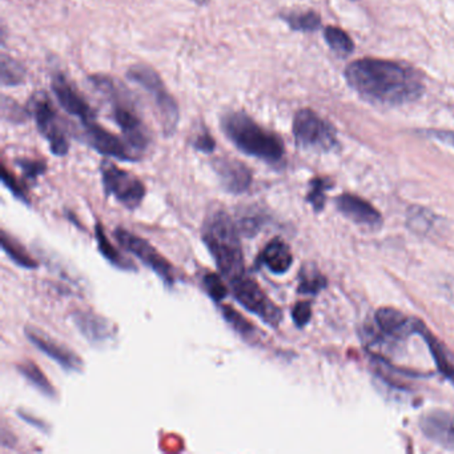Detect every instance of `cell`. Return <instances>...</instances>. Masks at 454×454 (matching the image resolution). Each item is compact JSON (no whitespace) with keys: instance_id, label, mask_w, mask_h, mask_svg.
I'll return each instance as SVG.
<instances>
[{"instance_id":"1","label":"cell","mask_w":454,"mask_h":454,"mask_svg":"<svg viewBox=\"0 0 454 454\" xmlns=\"http://www.w3.org/2000/svg\"><path fill=\"white\" fill-rule=\"evenodd\" d=\"M345 79L361 98L374 105H409L425 92L419 71L392 60L373 58L355 60L345 70Z\"/></svg>"},{"instance_id":"2","label":"cell","mask_w":454,"mask_h":454,"mask_svg":"<svg viewBox=\"0 0 454 454\" xmlns=\"http://www.w3.org/2000/svg\"><path fill=\"white\" fill-rule=\"evenodd\" d=\"M235 220L224 209H212L204 220L201 239L228 281L247 273L243 247Z\"/></svg>"},{"instance_id":"3","label":"cell","mask_w":454,"mask_h":454,"mask_svg":"<svg viewBox=\"0 0 454 454\" xmlns=\"http://www.w3.org/2000/svg\"><path fill=\"white\" fill-rule=\"evenodd\" d=\"M222 129L235 147L246 155L270 164L283 160L286 150L280 137L262 129L243 111L225 114L222 119Z\"/></svg>"},{"instance_id":"4","label":"cell","mask_w":454,"mask_h":454,"mask_svg":"<svg viewBox=\"0 0 454 454\" xmlns=\"http://www.w3.org/2000/svg\"><path fill=\"white\" fill-rule=\"evenodd\" d=\"M95 89L106 95L113 105V115L116 124L121 127L126 142L140 156L150 145V134L145 121L137 114V108L129 100V94L110 76L94 75L91 78Z\"/></svg>"},{"instance_id":"5","label":"cell","mask_w":454,"mask_h":454,"mask_svg":"<svg viewBox=\"0 0 454 454\" xmlns=\"http://www.w3.org/2000/svg\"><path fill=\"white\" fill-rule=\"evenodd\" d=\"M127 78L132 83L142 86L153 97V105L160 118L161 127L167 137H172L176 131L180 121L179 105L169 94L166 84L153 68L145 65H135L127 71Z\"/></svg>"},{"instance_id":"6","label":"cell","mask_w":454,"mask_h":454,"mask_svg":"<svg viewBox=\"0 0 454 454\" xmlns=\"http://www.w3.org/2000/svg\"><path fill=\"white\" fill-rule=\"evenodd\" d=\"M230 288L236 301L248 312L254 313L272 328H278L280 325L283 320L280 308L265 294L262 286L251 276L244 273L233 278L230 281Z\"/></svg>"},{"instance_id":"7","label":"cell","mask_w":454,"mask_h":454,"mask_svg":"<svg viewBox=\"0 0 454 454\" xmlns=\"http://www.w3.org/2000/svg\"><path fill=\"white\" fill-rule=\"evenodd\" d=\"M294 135L302 150L328 153L337 145L333 127L309 108H302L294 116Z\"/></svg>"},{"instance_id":"8","label":"cell","mask_w":454,"mask_h":454,"mask_svg":"<svg viewBox=\"0 0 454 454\" xmlns=\"http://www.w3.org/2000/svg\"><path fill=\"white\" fill-rule=\"evenodd\" d=\"M103 188L107 198L114 196L127 209H137L147 195L145 185L131 172L119 168L113 161L105 160L100 164Z\"/></svg>"},{"instance_id":"9","label":"cell","mask_w":454,"mask_h":454,"mask_svg":"<svg viewBox=\"0 0 454 454\" xmlns=\"http://www.w3.org/2000/svg\"><path fill=\"white\" fill-rule=\"evenodd\" d=\"M30 114L35 119L42 137H46L50 150L55 156H66L70 150V143L60 123L59 116L46 92H38L30 100Z\"/></svg>"},{"instance_id":"10","label":"cell","mask_w":454,"mask_h":454,"mask_svg":"<svg viewBox=\"0 0 454 454\" xmlns=\"http://www.w3.org/2000/svg\"><path fill=\"white\" fill-rule=\"evenodd\" d=\"M116 241L123 247L126 251L129 254H134L135 257L140 260L145 267L153 270L159 278L163 280V283L168 286H174L176 283V272H175L174 267L169 264L168 260L159 254L147 240L140 238V236L135 235V233L129 232L126 228H116L114 232Z\"/></svg>"},{"instance_id":"11","label":"cell","mask_w":454,"mask_h":454,"mask_svg":"<svg viewBox=\"0 0 454 454\" xmlns=\"http://www.w3.org/2000/svg\"><path fill=\"white\" fill-rule=\"evenodd\" d=\"M83 137L90 147L102 155L121 161H137L142 158L137 151L132 150L129 143L123 142L121 137L103 129L95 121L83 124Z\"/></svg>"},{"instance_id":"12","label":"cell","mask_w":454,"mask_h":454,"mask_svg":"<svg viewBox=\"0 0 454 454\" xmlns=\"http://www.w3.org/2000/svg\"><path fill=\"white\" fill-rule=\"evenodd\" d=\"M26 339L35 345L42 353L49 356L52 361L62 366L65 371L82 372L84 368L83 360L81 356L76 355L73 350L68 349L66 345L60 344L55 339H51L44 332L38 331L35 328L25 329Z\"/></svg>"},{"instance_id":"13","label":"cell","mask_w":454,"mask_h":454,"mask_svg":"<svg viewBox=\"0 0 454 454\" xmlns=\"http://www.w3.org/2000/svg\"><path fill=\"white\" fill-rule=\"evenodd\" d=\"M215 174L222 184L223 190L232 195H241L251 187L252 171L243 163L231 158H217L212 163Z\"/></svg>"},{"instance_id":"14","label":"cell","mask_w":454,"mask_h":454,"mask_svg":"<svg viewBox=\"0 0 454 454\" xmlns=\"http://www.w3.org/2000/svg\"><path fill=\"white\" fill-rule=\"evenodd\" d=\"M52 91L57 95L60 106L67 111L70 115L81 119L82 123L89 124L95 121V111L87 100L79 94L78 90L67 81L63 74H55L52 76Z\"/></svg>"},{"instance_id":"15","label":"cell","mask_w":454,"mask_h":454,"mask_svg":"<svg viewBox=\"0 0 454 454\" xmlns=\"http://www.w3.org/2000/svg\"><path fill=\"white\" fill-rule=\"evenodd\" d=\"M74 324L79 333L92 345L106 344L115 339L118 328L113 321L92 310L79 309L73 313Z\"/></svg>"},{"instance_id":"16","label":"cell","mask_w":454,"mask_h":454,"mask_svg":"<svg viewBox=\"0 0 454 454\" xmlns=\"http://www.w3.org/2000/svg\"><path fill=\"white\" fill-rule=\"evenodd\" d=\"M419 427L430 441L454 450V416L446 411H430L422 417Z\"/></svg>"},{"instance_id":"17","label":"cell","mask_w":454,"mask_h":454,"mask_svg":"<svg viewBox=\"0 0 454 454\" xmlns=\"http://www.w3.org/2000/svg\"><path fill=\"white\" fill-rule=\"evenodd\" d=\"M337 208L345 216L349 217L358 224L368 225V227H379L381 224V215L368 201L358 196L341 195L337 199Z\"/></svg>"},{"instance_id":"18","label":"cell","mask_w":454,"mask_h":454,"mask_svg":"<svg viewBox=\"0 0 454 454\" xmlns=\"http://www.w3.org/2000/svg\"><path fill=\"white\" fill-rule=\"evenodd\" d=\"M294 262V254L286 241L276 238L270 240L262 249L257 259V264L264 265L275 275H284L288 272Z\"/></svg>"},{"instance_id":"19","label":"cell","mask_w":454,"mask_h":454,"mask_svg":"<svg viewBox=\"0 0 454 454\" xmlns=\"http://www.w3.org/2000/svg\"><path fill=\"white\" fill-rule=\"evenodd\" d=\"M376 323L385 334L400 339L417 332L419 321L406 317L400 310L393 308H381L376 312Z\"/></svg>"},{"instance_id":"20","label":"cell","mask_w":454,"mask_h":454,"mask_svg":"<svg viewBox=\"0 0 454 454\" xmlns=\"http://www.w3.org/2000/svg\"><path fill=\"white\" fill-rule=\"evenodd\" d=\"M95 239H97L98 249H99L102 256L105 257L110 264L114 267L119 268L123 270H137V265L134 264L132 260L129 257L124 256L113 243L110 239L105 233V228L100 223L95 224Z\"/></svg>"},{"instance_id":"21","label":"cell","mask_w":454,"mask_h":454,"mask_svg":"<svg viewBox=\"0 0 454 454\" xmlns=\"http://www.w3.org/2000/svg\"><path fill=\"white\" fill-rule=\"evenodd\" d=\"M0 244L4 254L18 265V267L25 268V270H36L39 267V262L26 251L22 244L18 243L12 236L7 235L6 231H2V238H0Z\"/></svg>"},{"instance_id":"22","label":"cell","mask_w":454,"mask_h":454,"mask_svg":"<svg viewBox=\"0 0 454 454\" xmlns=\"http://www.w3.org/2000/svg\"><path fill=\"white\" fill-rule=\"evenodd\" d=\"M18 372L33 385L35 389H38L42 395L49 398H57V389L54 385L47 379L46 374L41 371L35 363L26 361V363L18 365Z\"/></svg>"},{"instance_id":"23","label":"cell","mask_w":454,"mask_h":454,"mask_svg":"<svg viewBox=\"0 0 454 454\" xmlns=\"http://www.w3.org/2000/svg\"><path fill=\"white\" fill-rule=\"evenodd\" d=\"M281 20L294 31L312 33L321 25L320 17L315 12H294L281 15Z\"/></svg>"},{"instance_id":"24","label":"cell","mask_w":454,"mask_h":454,"mask_svg":"<svg viewBox=\"0 0 454 454\" xmlns=\"http://www.w3.org/2000/svg\"><path fill=\"white\" fill-rule=\"evenodd\" d=\"M417 332L422 333V336L427 340V345H429L430 352H432L433 357H434L435 364H437L438 369L442 372L443 376L448 377L449 380L454 382V366L449 363L448 357H446L445 350L441 347L440 342L421 325L417 324Z\"/></svg>"},{"instance_id":"25","label":"cell","mask_w":454,"mask_h":454,"mask_svg":"<svg viewBox=\"0 0 454 454\" xmlns=\"http://www.w3.org/2000/svg\"><path fill=\"white\" fill-rule=\"evenodd\" d=\"M324 36H325L326 43L329 44L332 51L336 52L339 57L345 58L355 51V43H353L350 36L341 28L328 26L325 28Z\"/></svg>"},{"instance_id":"26","label":"cell","mask_w":454,"mask_h":454,"mask_svg":"<svg viewBox=\"0 0 454 454\" xmlns=\"http://www.w3.org/2000/svg\"><path fill=\"white\" fill-rule=\"evenodd\" d=\"M220 312H222L223 318L232 326L233 331L238 332L243 339L251 341L256 336L254 325L249 323L247 318H244L238 310L233 309L230 305H220Z\"/></svg>"},{"instance_id":"27","label":"cell","mask_w":454,"mask_h":454,"mask_svg":"<svg viewBox=\"0 0 454 454\" xmlns=\"http://www.w3.org/2000/svg\"><path fill=\"white\" fill-rule=\"evenodd\" d=\"M265 223V216L260 209L247 207L238 217V228L244 236L252 238L256 235Z\"/></svg>"},{"instance_id":"28","label":"cell","mask_w":454,"mask_h":454,"mask_svg":"<svg viewBox=\"0 0 454 454\" xmlns=\"http://www.w3.org/2000/svg\"><path fill=\"white\" fill-rule=\"evenodd\" d=\"M26 68L22 63L7 55H2V84L4 87L20 86L26 81Z\"/></svg>"},{"instance_id":"29","label":"cell","mask_w":454,"mask_h":454,"mask_svg":"<svg viewBox=\"0 0 454 454\" xmlns=\"http://www.w3.org/2000/svg\"><path fill=\"white\" fill-rule=\"evenodd\" d=\"M325 278L315 268H304L300 273L299 292L305 294H316L325 286Z\"/></svg>"},{"instance_id":"30","label":"cell","mask_w":454,"mask_h":454,"mask_svg":"<svg viewBox=\"0 0 454 454\" xmlns=\"http://www.w3.org/2000/svg\"><path fill=\"white\" fill-rule=\"evenodd\" d=\"M204 291L215 302L220 304L228 296V286L219 273L208 272L203 278Z\"/></svg>"},{"instance_id":"31","label":"cell","mask_w":454,"mask_h":454,"mask_svg":"<svg viewBox=\"0 0 454 454\" xmlns=\"http://www.w3.org/2000/svg\"><path fill=\"white\" fill-rule=\"evenodd\" d=\"M2 182L9 188L10 192L18 199V200L23 201V203L30 204L28 200L27 192H26L25 187L22 183L6 168V166H2Z\"/></svg>"},{"instance_id":"32","label":"cell","mask_w":454,"mask_h":454,"mask_svg":"<svg viewBox=\"0 0 454 454\" xmlns=\"http://www.w3.org/2000/svg\"><path fill=\"white\" fill-rule=\"evenodd\" d=\"M17 166L22 169L23 175L30 180L38 179L47 169L46 161L34 160V159H18Z\"/></svg>"},{"instance_id":"33","label":"cell","mask_w":454,"mask_h":454,"mask_svg":"<svg viewBox=\"0 0 454 454\" xmlns=\"http://www.w3.org/2000/svg\"><path fill=\"white\" fill-rule=\"evenodd\" d=\"M324 190H326L325 180L315 179L312 182V190L308 195V201L315 207L316 209L323 208L324 204Z\"/></svg>"},{"instance_id":"34","label":"cell","mask_w":454,"mask_h":454,"mask_svg":"<svg viewBox=\"0 0 454 454\" xmlns=\"http://www.w3.org/2000/svg\"><path fill=\"white\" fill-rule=\"evenodd\" d=\"M192 147L195 148L199 153H212L216 148V142H215L214 137H211L207 129L201 131L198 137H195V140L192 142Z\"/></svg>"},{"instance_id":"35","label":"cell","mask_w":454,"mask_h":454,"mask_svg":"<svg viewBox=\"0 0 454 454\" xmlns=\"http://www.w3.org/2000/svg\"><path fill=\"white\" fill-rule=\"evenodd\" d=\"M310 316H312V309L309 302H297L292 309V318L300 328L309 323Z\"/></svg>"},{"instance_id":"36","label":"cell","mask_w":454,"mask_h":454,"mask_svg":"<svg viewBox=\"0 0 454 454\" xmlns=\"http://www.w3.org/2000/svg\"><path fill=\"white\" fill-rule=\"evenodd\" d=\"M433 137H435V139L440 140V142L445 143V145H451V147H454V132H448V131H435L432 132Z\"/></svg>"},{"instance_id":"37","label":"cell","mask_w":454,"mask_h":454,"mask_svg":"<svg viewBox=\"0 0 454 454\" xmlns=\"http://www.w3.org/2000/svg\"><path fill=\"white\" fill-rule=\"evenodd\" d=\"M20 416L22 417V419H25L26 421L28 422V424H34L35 425L36 427H39V429H44L43 422L36 421V419H31V417H28L27 414L26 413H22V411H20Z\"/></svg>"},{"instance_id":"38","label":"cell","mask_w":454,"mask_h":454,"mask_svg":"<svg viewBox=\"0 0 454 454\" xmlns=\"http://www.w3.org/2000/svg\"><path fill=\"white\" fill-rule=\"evenodd\" d=\"M193 4H199V6H203L206 4L208 0H192Z\"/></svg>"}]
</instances>
